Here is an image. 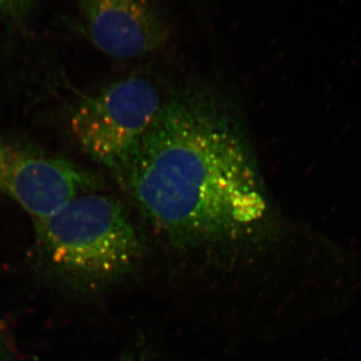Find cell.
<instances>
[{"label": "cell", "instance_id": "cell-1", "mask_svg": "<svg viewBox=\"0 0 361 361\" xmlns=\"http://www.w3.org/2000/svg\"><path fill=\"white\" fill-rule=\"evenodd\" d=\"M111 174L140 215L183 248L241 245L264 232L272 215L243 125L209 90L165 97Z\"/></svg>", "mask_w": 361, "mask_h": 361}, {"label": "cell", "instance_id": "cell-2", "mask_svg": "<svg viewBox=\"0 0 361 361\" xmlns=\"http://www.w3.org/2000/svg\"><path fill=\"white\" fill-rule=\"evenodd\" d=\"M35 223L44 272L71 289H94L127 274L142 242L123 202L99 191L78 195Z\"/></svg>", "mask_w": 361, "mask_h": 361}, {"label": "cell", "instance_id": "cell-3", "mask_svg": "<svg viewBox=\"0 0 361 361\" xmlns=\"http://www.w3.org/2000/svg\"><path fill=\"white\" fill-rule=\"evenodd\" d=\"M164 101L149 78H120L78 104L71 114V132L94 163L114 172L146 134Z\"/></svg>", "mask_w": 361, "mask_h": 361}, {"label": "cell", "instance_id": "cell-4", "mask_svg": "<svg viewBox=\"0 0 361 361\" xmlns=\"http://www.w3.org/2000/svg\"><path fill=\"white\" fill-rule=\"evenodd\" d=\"M101 188L94 173L73 161L0 140V198L18 204L32 220Z\"/></svg>", "mask_w": 361, "mask_h": 361}, {"label": "cell", "instance_id": "cell-5", "mask_svg": "<svg viewBox=\"0 0 361 361\" xmlns=\"http://www.w3.org/2000/svg\"><path fill=\"white\" fill-rule=\"evenodd\" d=\"M85 32L106 56L135 59L160 51L171 35L161 0H80Z\"/></svg>", "mask_w": 361, "mask_h": 361}, {"label": "cell", "instance_id": "cell-6", "mask_svg": "<svg viewBox=\"0 0 361 361\" xmlns=\"http://www.w3.org/2000/svg\"><path fill=\"white\" fill-rule=\"evenodd\" d=\"M39 0H0V21L23 16Z\"/></svg>", "mask_w": 361, "mask_h": 361}, {"label": "cell", "instance_id": "cell-7", "mask_svg": "<svg viewBox=\"0 0 361 361\" xmlns=\"http://www.w3.org/2000/svg\"><path fill=\"white\" fill-rule=\"evenodd\" d=\"M126 361H129V360H126Z\"/></svg>", "mask_w": 361, "mask_h": 361}]
</instances>
